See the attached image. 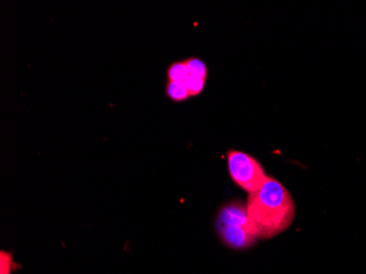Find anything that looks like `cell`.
I'll list each match as a JSON object with an SVG mask.
<instances>
[{"label": "cell", "instance_id": "obj_2", "mask_svg": "<svg viewBox=\"0 0 366 274\" xmlns=\"http://www.w3.org/2000/svg\"><path fill=\"white\" fill-rule=\"evenodd\" d=\"M228 170L233 181L248 193L258 191L268 176L255 158L239 150L227 152Z\"/></svg>", "mask_w": 366, "mask_h": 274}, {"label": "cell", "instance_id": "obj_4", "mask_svg": "<svg viewBox=\"0 0 366 274\" xmlns=\"http://www.w3.org/2000/svg\"><path fill=\"white\" fill-rule=\"evenodd\" d=\"M216 228L222 242L233 249H247L257 242V238L249 233L247 228L236 227V226H222Z\"/></svg>", "mask_w": 366, "mask_h": 274}, {"label": "cell", "instance_id": "obj_6", "mask_svg": "<svg viewBox=\"0 0 366 274\" xmlns=\"http://www.w3.org/2000/svg\"><path fill=\"white\" fill-rule=\"evenodd\" d=\"M167 75H168V80L170 82H185L187 76L190 75L185 60L171 64L168 71H167Z\"/></svg>", "mask_w": 366, "mask_h": 274}, {"label": "cell", "instance_id": "obj_1", "mask_svg": "<svg viewBox=\"0 0 366 274\" xmlns=\"http://www.w3.org/2000/svg\"><path fill=\"white\" fill-rule=\"evenodd\" d=\"M249 231L257 239H271L286 231L296 215L290 191L277 179L268 176L266 183L247 200Z\"/></svg>", "mask_w": 366, "mask_h": 274}, {"label": "cell", "instance_id": "obj_9", "mask_svg": "<svg viewBox=\"0 0 366 274\" xmlns=\"http://www.w3.org/2000/svg\"><path fill=\"white\" fill-rule=\"evenodd\" d=\"M12 266V255L10 253L0 251V274H11Z\"/></svg>", "mask_w": 366, "mask_h": 274}, {"label": "cell", "instance_id": "obj_5", "mask_svg": "<svg viewBox=\"0 0 366 274\" xmlns=\"http://www.w3.org/2000/svg\"><path fill=\"white\" fill-rule=\"evenodd\" d=\"M165 93L171 100L178 101V102L187 100L189 97H191L185 82H170L168 80L165 84Z\"/></svg>", "mask_w": 366, "mask_h": 274}, {"label": "cell", "instance_id": "obj_8", "mask_svg": "<svg viewBox=\"0 0 366 274\" xmlns=\"http://www.w3.org/2000/svg\"><path fill=\"white\" fill-rule=\"evenodd\" d=\"M205 80L207 79L201 78V77L189 75L185 80V84L190 95H200L203 91L204 87H205Z\"/></svg>", "mask_w": 366, "mask_h": 274}, {"label": "cell", "instance_id": "obj_7", "mask_svg": "<svg viewBox=\"0 0 366 274\" xmlns=\"http://www.w3.org/2000/svg\"><path fill=\"white\" fill-rule=\"evenodd\" d=\"M185 64L189 68L190 75L207 79L209 71H207V65H205V62L203 60L196 58V57H190V58L185 60Z\"/></svg>", "mask_w": 366, "mask_h": 274}, {"label": "cell", "instance_id": "obj_3", "mask_svg": "<svg viewBox=\"0 0 366 274\" xmlns=\"http://www.w3.org/2000/svg\"><path fill=\"white\" fill-rule=\"evenodd\" d=\"M222 226L244 227L249 231L247 204L233 201L224 205L220 209L216 218V227H222Z\"/></svg>", "mask_w": 366, "mask_h": 274}]
</instances>
